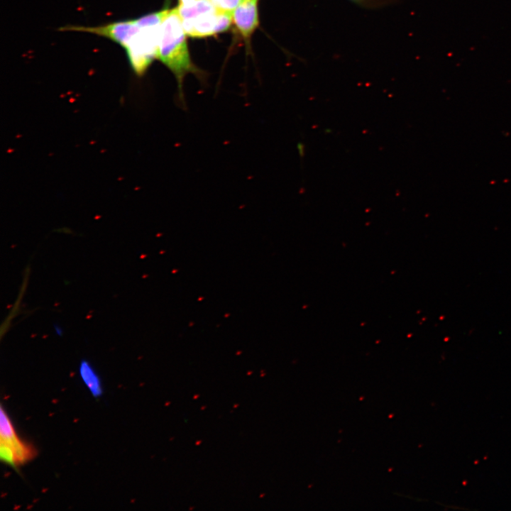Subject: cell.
<instances>
[{"mask_svg": "<svg viewBox=\"0 0 511 511\" xmlns=\"http://www.w3.org/2000/svg\"><path fill=\"white\" fill-rule=\"evenodd\" d=\"M160 27L141 26L125 48L130 65L138 76L143 75L157 58Z\"/></svg>", "mask_w": 511, "mask_h": 511, "instance_id": "cell-2", "label": "cell"}, {"mask_svg": "<svg viewBox=\"0 0 511 511\" xmlns=\"http://www.w3.org/2000/svg\"><path fill=\"white\" fill-rule=\"evenodd\" d=\"M258 0H242L233 12V23L238 33L249 38L258 25Z\"/></svg>", "mask_w": 511, "mask_h": 511, "instance_id": "cell-5", "label": "cell"}, {"mask_svg": "<svg viewBox=\"0 0 511 511\" xmlns=\"http://www.w3.org/2000/svg\"><path fill=\"white\" fill-rule=\"evenodd\" d=\"M241 1L242 0H211L217 10L232 13Z\"/></svg>", "mask_w": 511, "mask_h": 511, "instance_id": "cell-11", "label": "cell"}, {"mask_svg": "<svg viewBox=\"0 0 511 511\" xmlns=\"http://www.w3.org/2000/svg\"><path fill=\"white\" fill-rule=\"evenodd\" d=\"M0 457L1 461L14 468L19 466L12 448L2 442H0Z\"/></svg>", "mask_w": 511, "mask_h": 511, "instance_id": "cell-10", "label": "cell"}, {"mask_svg": "<svg viewBox=\"0 0 511 511\" xmlns=\"http://www.w3.org/2000/svg\"><path fill=\"white\" fill-rule=\"evenodd\" d=\"M233 22V13L217 10L215 34L225 32Z\"/></svg>", "mask_w": 511, "mask_h": 511, "instance_id": "cell-9", "label": "cell"}, {"mask_svg": "<svg viewBox=\"0 0 511 511\" xmlns=\"http://www.w3.org/2000/svg\"><path fill=\"white\" fill-rule=\"evenodd\" d=\"M216 11L182 20L187 35L194 38H204L215 34Z\"/></svg>", "mask_w": 511, "mask_h": 511, "instance_id": "cell-6", "label": "cell"}, {"mask_svg": "<svg viewBox=\"0 0 511 511\" xmlns=\"http://www.w3.org/2000/svg\"><path fill=\"white\" fill-rule=\"evenodd\" d=\"M55 334L59 336L63 335V329L61 326L57 324L53 325Z\"/></svg>", "mask_w": 511, "mask_h": 511, "instance_id": "cell-13", "label": "cell"}, {"mask_svg": "<svg viewBox=\"0 0 511 511\" xmlns=\"http://www.w3.org/2000/svg\"><path fill=\"white\" fill-rule=\"evenodd\" d=\"M182 19L192 18L197 16L213 13L216 9L211 0H197L195 4L189 7H177Z\"/></svg>", "mask_w": 511, "mask_h": 511, "instance_id": "cell-8", "label": "cell"}, {"mask_svg": "<svg viewBox=\"0 0 511 511\" xmlns=\"http://www.w3.org/2000/svg\"><path fill=\"white\" fill-rule=\"evenodd\" d=\"M0 442L12 448L19 466L33 459L36 455L35 449L18 437L2 405L0 409Z\"/></svg>", "mask_w": 511, "mask_h": 511, "instance_id": "cell-4", "label": "cell"}, {"mask_svg": "<svg viewBox=\"0 0 511 511\" xmlns=\"http://www.w3.org/2000/svg\"><path fill=\"white\" fill-rule=\"evenodd\" d=\"M80 378L92 395L99 397L102 395L101 383L92 364L86 359L81 361L79 366Z\"/></svg>", "mask_w": 511, "mask_h": 511, "instance_id": "cell-7", "label": "cell"}, {"mask_svg": "<svg viewBox=\"0 0 511 511\" xmlns=\"http://www.w3.org/2000/svg\"><path fill=\"white\" fill-rule=\"evenodd\" d=\"M140 28L141 26L136 18L112 22L98 26H66L59 30L86 32L102 36L125 49Z\"/></svg>", "mask_w": 511, "mask_h": 511, "instance_id": "cell-3", "label": "cell"}, {"mask_svg": "<svg viewBox=\"0 0 511 511\" xmlns=\"http://www.w3.org/2000/svg\"><path fill=\"white\" fill-rule=\"evenodd\" d=\"M186 35L177 8L169 10L160 27L157 58L174 74L182 104H185L182 83L185 75L199 74L191 61Z\"/></svg>", "mask_w": 511, "mask_h": 511, "instance_id": "cell-1", "label": "cell"}, {"mask_svg": "<svg viewBox=\"0 0 511 511\" xmlns=\"http://www.w3.org/2000/svg\"><path fill=\"white\" fill-rule=\"evenodd\" d=\"M180 7H189L196 3L197 0H178Z\"/></svg>", "mask_w": 511, "mask_h": 511, "instance_id": "cell-12", "label": "cell"}]
</instances>
